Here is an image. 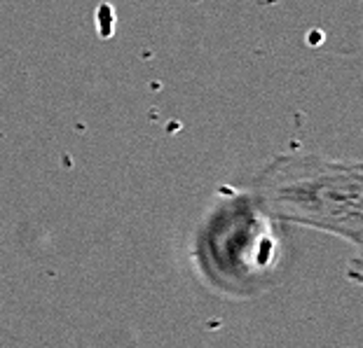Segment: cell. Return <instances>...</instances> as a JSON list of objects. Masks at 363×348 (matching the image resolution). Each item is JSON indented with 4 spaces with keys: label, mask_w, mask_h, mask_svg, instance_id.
<instances>
[{
    "label": "cell",
    "mask_w": 363,
    "mask_h": 348,
    "mask_svg": "<svg viewBox=\"0 0 363 348\" xmlns=\"http://www.w3.org/2000/svg\"><path fill=\"white\" fill-rule=\"evenodd\" d=\"M251 192L272 218L326 231L361 248L363 166L359 159L286 152L253 175Z\"/></svg>",
    "instance_id": "obj_1"
}]
</instances>
